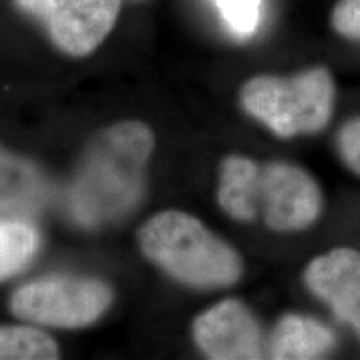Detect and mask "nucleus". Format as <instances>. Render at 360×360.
Wrapping results in <instances>:
<instances>
[{"label":"nucleus","mask_w":360,"mask_h":360,"mask_svg":"<svg viewBox=\"0 0 360 360\" xmlns=\"http://www.w3.org/2000/svg\"><path fill=\"white\" fill-rule=\"evenodd\" d=\"M39 231L30 222L0 219V281L15 276L39 250Z\"/></svg>","instance_id":"obj_11"},{"label":"nucleus","mask_w":360,"mask_h":360,"mask_svg":"<svg viewBox=\"0 0 360 360\" xmlns=\"http://www.w3.org/2000/svg\"><path fill=\"white\" fill-rule=\"evenodd\" d=\"M340 155L350 170L360 175V119L350 120L339 134Z\"/></svg>","instance_id":"obj_15"},{"label":"nucleus","mask_w":360,"mask_h":360,"mask_svg":"<svg viewBox=\"0 0 360 360\" xmlns=\"http://www.w3.org/2000/svg\"><path fill=\"white\" fill-rule=\"evenodd\" d=\"M219 204L229 217L252 222L259 212L272 231H302L322 210L317 182L297 165L272 162L262 165L242 155L222 162Z\"/></svg>","instance_id":"obj_2"},{"label":"nucleus","mask_w":360,"mask_h":360,"mask_svg":"<svg viewBox=\"0 0 360 360\" xmlns=\"http://www.w3.org/2000/svg\"><path fill=\"white\" fill-rule=\"evenodd\" d=\"M47 193V180L37 165L0 146V214H34Z\"/></svg>","instance_id":"obj_9"},{"label":"nucleus","mask_w":360,"mask_h":360,"mask_svg":"<svg viewBox=\"0 0 360 360\" xmlns=\"http://www.w3.org/2000/svg\"><path fill=\"white\" fill-rule=\"evenodd\" d=\"M332 25L344 37L360 40V0H339L332 12Z\"/></svg>","instance_id":"obj_14"},{"label":"nucleus","mask_w":360,"mask_h":360,"mask_svg":"<svg viewBox=\"0 0 360 360\" xmlns=\"http://www.w3.org/2000/svg\"><path fill=\"white\" fill-rule=\"evenodd\" d=\"M155 139L148 125L127 120L103 130L90 142L70 192L74 217L98 225L122 217L143 192L146 167Z\"/></svg>","instance_id":"obj_1"},{"label":"nucleus","mask_w":360,"mask_h":360,"mask_svg":"<svg viewBox=\"0 0 360 360\" xmlns=\"http://www.w3.org/2000/svg\"><path fill=\"white\" fill-rule=\"evenodd\" d=\"M45 27L58 51L72 57L92 53L114 29L122 0H13Z\"/></svg>","instance_id":"obj_6"},{"label":"nucleus","mask_w":360,"mask_h":360,"mask_svg":"<svg viewBox=\"0 0 360 360\" xmlns=\"http://www.w3.org/2000/svg\"><path fill=\"white\" fill-rule=\"evenodd\" d=\"M195 345L214 360H255L264 357L255 317L240 300L227 299L193 321Z\"/></svg>","instance_id":"obj_7"},{"label":"nucleus","mask_w":360,"mask_h":360,"mask_svg":"<svg viewBox=\"0 0 360 360\" xmlns=\"http://www.w3.org/2000/svg\"><path fill=\"white\" fill-rule=\"evenodd\" d=\"M233 35L247 39L255 34L262 15V0H214Z\"/></svg>","instance_id":"obj_13"},{"label":"nucleus","mask_w":360,"mask_h":360,"mask_svg":"<svg viewBox=\"0 0 360 360\" xmlns=\"http://www.w3.org/2000/svg\"><path fill=\"white\" fill-rule=\"evenodd\" d=\"M304 281L312 294L360 335V252L342 247L314 259L305 269Z\"/></svg>","instance_id":"obj_8"},{"label":"nucleus","mask_w":360,"mask_h":360,"mask_svg":"<svg viewBox=\"0 0 360 360\" xmlns=\"http://www.w3.org/2000/svg\"><path fill=\"white\" fill-rule=\"evenodd\" d=\"M60 357L56 340L34 327L0 326V360H53Z\"/></svg>","instance_id":"obj_12"},{"label":"nucleus","mask_w":360,"mask_h":360,"mask_svg":"<svg viewBox=\"0 0 360 360\" xmlns=\"http://www.w3.org/2000/svg\"><path fill=\"white\" fill-rule=\"evenodd\" d=\"M114 300L109 283L92 277H45L12 294L11 309L39 326L79 328L97 322Z\"/></svg>","instance_id":"obj_5"},{"label":"nucleus","mask_w":360,"mask_h":360,"mask_svg":"<svg viewBox=\"0 0 360 360\" xmlns=\"http://www.w3.org/2000/svg\"><path fill=\"white\" fill-rule=\"evenodd\" d=\"M335 337L326 326L300 315H283L269 342L270 359L310 360L321 359L334 347Z\"/></svg>","instance_id":"obj_10"},{"label":"nucleus","mask_w":360,"mask_h":360,"mask_svg":"<svg viewBox=\"0 0 360 360\" xmlns=\"http://www.w3.org/2000/svg\"><path fill=\"white\" fill-rule=\"evenodd\" d=\"M143 255L175 281L195 289L233 285L242 276L240 255L197 217L164 210L137 233Z\"/></svg>","instance_id":"obj_3"},{"label":"nucleus","mask_w":360,"mask_h":360,"mask_svg":"<svg viewBox=\"0 0 360 360\" xmlns=\"http://www.w3.org/2000/svg\"><path fill=\"white\" fill-rule=\"evenodd\" d=\"M240 101L252 117L289 139L326 127L334 109V82L323 67L290 79L259 75L244 84Z\"/></svg>","instance_id":"obj_4"}]
</instances>
